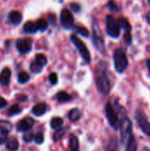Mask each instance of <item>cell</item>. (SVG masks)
Listing matches in <instances>:
<instances>
[{
  "label": "cell",
  "instance_id": "obj_23",
  "mask_svg": "<svg viewBox=\"0 0 150 151\" xmlns=\"http://www.w3.org/2000/svg\"><path fill=\"white\" fill-rule=\"evenodd\" d=\"M106 151H118V140L115 136H113L110 139L108 145L106 147Z\"/></svg>",
  "mask_w": 150,
  "mask_h": 151
},
{
  "label": "cell",
  "instance_id": "obj_19",
  "mask_svg": "<svg viewBox=\"0 0 150 151\" xmlns=\"http://www.w3.org/2000/svg\"><path fill=\"white\" fill-rule=\"evenodd\" d=\"M81 116H82V112L79 109L74 108V109H72V110H71L69 111L68 119L72 122H76V121H78L81 118Z\"/></svg>",
  "mask_w": 150,
  "mask_h": 151
},
{
  "label": "cell",
  "instance_id": "obj_39",
  "mask_svg": "<svg viewBox=\"0 0 150 151\" xmlns=\"http://www.w3.org/2000/svg\"><path fill=\"white\" fill-rule=\"evenodd\" d=\"M27 96H25V95H20V96L18 97V100H19V101H22V102L27 101Z\"/></svg>",
  "mask_w": 150,
  "mask_h": 151
},
{
  "label": "cell",
  "instance_id": "obj_8",
  "mask_svg": "<svg viewBox=\"0 0 150 151\" xmlns=\"http://www.w3.org/2000/svg\"><path fill=\"white\" fill-rule=\"evenodd\" d=\"M93 42L95 47L96 48V50L101 52L102 54H105L106 50H105V42H104V39L103 37L102 32L99 29L98 26L96 23H95L93 25Z\"/></svg>",
  "mask_w": 150,
  "mask_h": 151
},
{
  "label": "cell",
  "instance_id": "obj_40",
  "mask_svg": "<svg viewBox=\"0 0 150 151\" xmlns=\"http://www.w3.org/2000/svg\"><path fill=\"white\" fill-rule=\"evenodd\" d=\"M145 19H146V21L148 22V24L150 25V12H147L146 15H145Z\"/></svg>",
  "mask_w": 150,
  "mask_h": 151
},
{
  "label": "cell",
  "instance_id": "obj_16",
  "mask_svg": "<svg viewBox=\"0 0 150 151\" xmlns=\"http://www.w3.org/2000/svg\"><path fill=\"white\" fill-rule=\"evenodd\" d=\"M8 18H9V19H10L11 24L17 26V25L20 24V22L22 21V18L23 17H22V14L19 12H18V11H11L8 14Z\"/></svg>",
  "mask_w": 150,
  "mask_h": 151
},
{
  "label": "cell",
  "instance_id": "obj_1",
  "mask_svg": "<svg viewBox=\"0 0 150 151\" xmlns=\"http://www.w3.org/2000/svg\"><path fill=\"white\" fill-rule=\"evenodd\" d=\"M95 84H96L98 92L102 96H106L109 95V93L111 89V83L109 74H108L107 65L103 61L99 63L98 70L96 73Z\"/></svg>",
  "mask_w": 150,
  "mask_h": 151
},
{
  "label": "cell",
  "instance_id": "obj_24",
  "mask_svg": "<svg viewBox=\"0 0 150 151\" xmlns=\"http://www.w3.org/2000/svg\"><path fill=\"white\" fill-rule=\"evenodd\" d=\"M68 129H69L68 127H62V128L59 127V128L56 129L57 131H55V133H54V134H53V141H54V142L59 141V140L66 134V132H67Z\"/></svg>",
  "mask_w": 150,
  "mask_h": 151
},
{
  "label": "cell",
  "instance_id": "obj_21",
  "mask_svg": "<svg viewBox=\"0 0 150 151\" xmlns=\"http://www.w3.org/2000/svg\"><path fill=\"white\" fill-rule=\"evenodd\" d=\"M126 146V151H137V141L133 134L130 136Z\"/></svg>",
  "mask_w": 150,
  "mask_h": 151
},
{
  "label": "cell",
  "instance_id": "obj_30",
  "mask_svg": "<svg viewBox=\"0 0 150 151\" xmlns=\"http://www.w3.org/2000/svg\"><path fill=\"white\" fill-rule=\"evenodd\" d=\"M42 65H40L37 62H35V61H33L32 63H31V65H30V70H31V72L32 73H40L41 72H42Z\"/></svg>",
  "mask_w": 150,
  "mask_h": 151
},
{
  "label": "cell",
  "instance_id": "obj_15",
  "mask_svg": "<svg viewBox=\"0 0 150 151\" xmlns=\"http://www.w3.org/2000/svg\"><path fill=\"white\" fill-rule=\"evenodd\" d=\"M47 111V104L43 102L36 104L32 108V113L36 117H41L43 114H45Z\"/></svg>",
  "mask_w": 150,
  "mask_h": 151
},
{
  "label": "cell",
  "instance_id": "obj_3",
  "mask_svg": "<svg viewBox=\"0 0 150 151\" xmlns=\"http://www.w3.org/2000/svg\"><path fill=\"white\" fill-rule=\"evenodd\" d=\"M114 67L118 73H123L128 67V58L126 51L123 48H118L115 50L113 55Z\"/></svg>",
  "mask_w": 150,
  "mask_h": 151
},
{
  "label": "cell",
  "instance_id": "obj_20",
  "mask_svg": "<svg viewBox=\"0 0 150 151\" xmlns=\"http://www.w3.org/2000/svg\"><path fill=\"white\" fill-rule=\"evenodd\" d=\"M69 147L70 151H79L80 150V144L79 140L76 135L71 134L69 138Z\"/></svg>",
  "mask_w": 150,
  "mask_h": 151
},
{
  "label": "cell",
  "instance_id": "obj_7",
  "mask_svg": "<svg viewBox=\"0 0 150 151\" xmlns=\"http://www.w3.org/2000/svg\"><path fill=\"white\" fill-rule=\"evenodd\" d=\"M135 119L143 134L150 138V122L145 112L141 110H137L135 111Z\"/></svg>",
  "mask_w": 150,
  "mask_h": 151
},
{
  "label": "cell",
  "instance_id": "obj_27",
  "mask_svg": "<svg viewBox=\"0 0 150 151\" xmlns=\"http://www.w3.org/2000/svg\"><path fill=\"white\" fill-rule=\"evenodd\" d=\"M29 80H30V76L26 72H20L18 74V82L19 84H26L29 81Z\"/></svg>",
  "mask_w": 150,
  "mask_h": 151
},
{
  "label": "cell",
  "instance_id": "obj_26",
  "mask_svg": "<svg viewBox=\"0 0 150 151\" xmlns=\"http://www.w3.org/2000/svg\"><path fill=\"white\" fill-rule=\"evenodd\" d=\"M21 111H22V109L18 104H13L9 108V110L7 111V115L9 117H11V116H15V115L19 114Z\"/></svg>",
  "mask_w": 150,
  "mask_h": 151
},
{
  "label": "cell",
  "instance_id": "obj_33",
  "mask_svg": "<svg viewBox=\"0 0 150 151\" xmlns=\"http://www.w3.org/2000/svg\"><path fill=\"white\" fill-rule=\"evenodd\" d=\"M108 7L110 9V11L112 12V13H115V12H118L119 11L118 5L116 4V3L114 2V0H110L109 3H108Z\"/></svg>",
  "mask_w": 150,
  "mask_h": 151
},
{
  "label": "cell",
  "instance_id": "obj_12",
  "mask_svg": "<svg viewBox=\"0 0 150 151\" xmlns=\"http://www.w3.org/2000/svg\"><path fill=\"white\" fill-rule=\"evenodd\" d=\"M12 130V125L7 120H0V145L5 143L8 135Z\"/></svg>",
  "mask_w": 150,
  "mask_h": 151
},
{
  "label": "cell",
  "instance_id": "obj_13",
  "mask_svg": "<svg viewBox=\"0 0 150 151\" xmlns=\"http://www.w3.org/2000/svg\"><path fill=\"white\" fill-rule=\"evenodd\" d=\"M34 124V120L31 117H27L19 120L17 124V130L19 132H27L30 130Z\"/></svg>",
  "mask_w": 150,
  "mask_h": 151
},
{
  "label": "cell",
  "instance_id": "obj_31",
  "mask_svg": "<svg viewBox=\"0 0 150 151\" xmlns=\"http://www.w3.org/2000/svg\"><path fill=\"white\" fill-rule=\"evenodd\" d=\"M73 27H74V29L76 30V32L78 34H80V35H83L85 37H88L89 35V31L86 27H80V26H73Z\"/></svg>",
  "mask_w": 150,
  "mask_h": 151
},
{
  "label": "cell",
  "instance_id": "obj_2",
  "mask_svg": "<svg viewBox=\"0 0 150 151\" xmlns=\"http://www.w3.org/2000/svg\"><path fill=\"white\" fill-rule=\"evenodd\" d=\"M119 107H120V105L118 102H116L114 105L111 104V102H108L104 107L106 119H107L110 126L112 128H114L115 130L118 129L119 123H120V121H119V110H118Z\"/></svg>",
  "mask_w": 150,
  "mask_h": 151
},
{
  "label": "cell",
  "instance_id": "obj_9",
  "mask_svg": "<svg viewBox=\"0 0 150 151\" xmlns=\"http://www.w3.org/2000/svg\"><path fill=\"white\" fill-rule=\"evenodd\" d=\"M119 27L121 29H124V41L127 46L132 45L133 43V36H132V26L129 23V21L126 18H119L118 19Z\"/></svg>",
  "mask_w": 150,
  "mask_h": 151
},
{
  "label": "cell",
  "instance_id": "obj_10",
  "mask_svg": "<svg viewBox=\"0 0 150 151\" xmlns=\"http://www.w3.org/2000/svg\"><path fill=\"white\" fill-rule=\"evenodd\" d=\"M60 22L65 29H72L74 26V17L68 9H63L60 13Z\"/></svg>",
  "mask_w": 150,
  "mask_h": 151
},
{
  "label": "cell",
  "instance_id": "obj_42",
  "mask_svg": "<svg viewBox=\"0 0 150 151\" xmlns=\"http://www.w3.org/2000/svg\"><path fill=\"white\" fill-rule=\"evenodd\" d=\"M141 151H150V150L148 148V147H143Z\"/></svg>",
  "mask_w": 150,
  "mask_h": 151
},
{
  "label": "cell",
  "instance_id": "obj_25",
  "mask_svg": "<svg viewBox=\"0 0 150 151\" xmlns=\"http://www.w3.org/2000/svg\"><path fill=\"white\" fill-rule=\"evenodd\" d=\"M63 124H64V120H63V119H61L59 117L53 118L50 120V127L52 129H55V130L59 128V127H61Z\"/></svg>",
  "mask_w": 150,
  "mask_h": 151
},
{
  "label": "cell",
  "instance_id": "obj_29",
  "mask_svg": "<svg viewBox=\"0 0 150 151\" xmlns=\"http://www.w3.org/2000/svg\"><path fill=\"white\" fill-rule=\"evenodd\" d=\"M36 25H37V27H38V30L40 31H45L47 28H48V21H46L45 19H39L36 22Z\"/></svg>",
  "mask_w": 150,
  "mask_h": 151
},
{
  "label": "cell",
  "instance_id": "obj_18",
  "mask_svg": "<svg viewBox=\"0 0 150 151\" xmlns=\"http://www.w3.org/2000/svg\"><path fill=\"white\" fill-rule=\"evenodd\" d=\"M5 142H6L5 148L9 151H17L19 150V141L16 138L11 137V138L8 139V141H6Z\"/></svg>",
  "mask_w": 150,
  "mask_h": 151
},
{
  "label": "cell",
  "instance_id": "obj_34",
  "mask_svg": "<svg viewBox=\"0 0 150 151\" xmlns=\"http://www.w3.org/2000/svg\"><path fill=\"white\" fill-rule=\"evenodd\" d=\"M34 142L37 143V144H42L43 142H44V138H43V134H42V132H39V133H37L36 134H35V136H34Z\"/></svg>",
  "mask_w": 150,
  "mask_h": 151
},
{
  "label": "cell",
  "instance_id": "obj_36",
  "mask_svg": "<svg viewBox=\"0 0 150 151\" xmlns=\"http://www.w3.org/2000/svg\"><path fill=\"white\" fill-rule=\"evenodd\" d=\"M71 9L73 12H79L80 11V6L77 3H72L71 4Z\"/></svg>",
  "mask_w": 150,
  "mask_h": 151
},
{
  "label": "cell",
  "instance_id": "obj_32",
  "mask_svg": "<svg viewBox=\"0 0 150 151\" xmlns=\"http://www.w3.org/2000/svg\"><path fill=\"white\" fill-rule=\"evenodd\" d=\"M34 138V133L32 131H29V130L25 132V134L23 135V140L25 142H31Z\"/></svg>",
  "mask_w": 150,
  "mask_h": 151
},
{
  "label": "cell",
  "instance_id": "obj_22",
  "mask_svg": "<svg viewBox=\"0 0 150 151\" xmlns=\"http://www.w3.org/2000/svg\"><path fill=\"white\" fill-rule=\"evenodd\" d=\"M56 98L60 103H66V102H69V101L72 100V96L68 93H66L65 91L58 92L57 94V96H56Z\"/></svg>",
  "mask_w": 150,
  "mask_h": 151
},
{
  "label": "cell",
  "instance_id": "obj_37",
  "mask_svg": "<svg viewBox=\"0 0 150 151\" xmlns=\"http://www.w3.org/2000/svg\"><path fill=\"white\" fill-rule=\"evenodd\" d=\"M48 19H49V21H50V24H52V25H55V24H56L57 18H56V16H55L54 14H50V15L48 16Z\"/></svg>",
  "mask_w": 150,
  "mask_h": 151
},
{
  "label": "cell",
  "instance_id": "obj_43",
  "mask_svg": "<svg viewBox=\"0 0 150 151\" xmlns=\"http://www.w3.org/2000/svg\"><path fill=\"white\" fill-rule=\"evenodd\" d=\"M148 3H149V4L150 6V0H148Z\"/></svg>",
  "mask_w": 150,
  "mask_h": 151
},
{
  "label": "cell",
  "instance_id": "obj_28",
  "mask_svg": "<svg viewBox=\"0 0 150 151\" xmlns=\"http://www.w3.org/2000/svg\"><path fill=\"white\" fill-rule=\"evenodd\" d=\"M34 61H35V62H37V63H38L40 65H42V67H43V66H45V65H47V63H48V59H47L46 56H45V55H43V54H42V53H38V54H36Z\"/></svg>",
  "mask_w": 150,
  "mask_h": 151
},
{
  "label": "cell",
  "instance_id": "obj_41",
  "mask_svg": "<svg viewBox=\"0 0 150 151\" xmlns=\"http://www.w3.org/2000/svg\"><path fill=\"white\" fill-rule=\"evenodd\" d=\"M146 64H147V67H148V70H149V73L150 74V59H147Z\"/></svg>",
  "mask_w": 150,
  "mask_h": 151
},
{
  "label": "cell",
  "instance_id": "obj_6",
  "mask_svg": "<svg viewBox=\"0 0 150 151\" xmlns=\"http://www.w3.org/2000/svg\"><path fill=\"white\" fill-rule=\"evenodd\" d=\"M70 39H71V42L77 48V50L80 52V54L81 58H83V60L87 64H89L91 62V55H90V52H89L88 47L85 45V43L74 34L71 35Z\"/></svg>",
  "mask_w": 150,
  "mask_h": 151
},
{
  "label": "cell",
  "instance_id": "obj_35",
  "mask_svg": "<svg viewBox=\"0 0 150 151\" xmlns=\"http://www.w3.org/2000/svg\"><path fill=\"white\" fill-rule=\"evenodd\" d=\"M49 81L52 84V85H56L58 81V78H57V75L56 73H51L50 75H49Z\"/></svg>",
  "mask_w": 150,
  "mask_h": 151
},
{
  "label": "cell",
  "instance_id": "obj_5",
  "mask_svg": "<svg viewBox=\"0 0 150 151\" xmlns=\"http://www.w3.org/2000/svg\"><path fill=\"white\" fill-rule=\"evenodd\" d=\"M120 29L118 19L113 15H108L106 17L107 35L113 39H118L120 35Z\"/></svg>",
  "mask_w": 150,
  "mask_h": 151
},
{
  "label": "cell",
  "instance_id": "obj_38",
  "mask_svg": "<svg viewBox=\"0 0 150 151\" xmlns=\"http://www.w3.org/2000/svg\"><path fill=\"white\" fill-rule=\"evenodd\" d=\"M7 101L4 97H0V110L5 108L7 106Z\"/></svg>",
  "mask_w": 150,
  "mask_h": 151
},
{
  "label": "cell",
  "instance_id": "obj_17",
  "mask_svg": "<svg viewBox=\"0 0 150 151\" xmlns=\"http://www.w3.org/2000/svg\"><path fill=\"white\" fill-rule=\"evenodd\" d=\"M23 31L26 34H34L38 31V27L35 22L27 21L23 26Z\"/></svg>",
  "mask_w": 150,
  "mask_h": 151
},
{
  "label": "cell",
  "instance_id": "obj_4",
  "mask_svg": "<svg viewBox=\"0 0 150 151\" xmlns=\"http://www.w3.org/2000/svg\"><path fill=\"white\" fill-rule=\"evenodd\" d=\"M118 128L120 129L121 143L122 145H125L133 134V124L131 119L128 117H124L119 123Z\"/></svg>",
  "mask_w": 150,
  "mask_h": 151
},
{
  "label": "cell",
  "instance_id": "obj_14",
  "mask_svg": "<svg viewBox=\"0 0 150 151\" xmlns=\"http://www.w3.org/2000/svg\"><path fill=\"white\" fill-rule=\"evenodd\" d=\"M11 77V71L8 67H4L0 73V85L4 87H7L10 84Z\"/></svg>",
  "mask_w": 150,
  "mask_h": 151
},
{
  "label": "cell",
  "instance_id": "obj_11",
  "mask_svg": "<svg viewBox=\"0 0 150 151\" xmlns=\"http://www.w3.org/2000/svg\"><path fill=\"white\" fill-rule=\"evenodd\" d=\"M33 41L31 38H21L16 41V48L21 54H27L31 51Z\"/></svg>",
  "mask_w": 150,
  "mask_h": 151
}]
</instances>
